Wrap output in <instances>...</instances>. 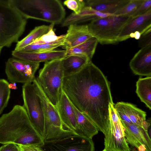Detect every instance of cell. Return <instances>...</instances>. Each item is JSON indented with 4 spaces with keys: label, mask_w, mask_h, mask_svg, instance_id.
<instances>
[{
    "label": "cell",
    "mask_w": 151,
    "mask_h": 151,
    "mask_svg": "<svg viewBox=\"0 0 151 151\" xmlns=\"http://www.w3.org/2000/svg\"><path fill=\"white\" fill-rule=\"evenodd\" d=\"M63 91L73 106L104 135L114 104L110 84L102 71L90 61L78 72L64 77Z\"/></svg>",
    "instance_id": "6da1fadb"
},
{
    "label": "cell",
    "mask_w": 151,
    "mask_h": 151,
    "mask_svg": "<svg viewBox=\"0 0 151 151\" xmlns=\"http://www.w3.org/2000/svg\"><path fill=\"white\" fill-rule=\"evenodd\" d=\"M0 143L41 146L43 139L32 124L23 106L16 105L0 117Z\"/></svg>",
    "instance_id": "7a4b0ae2"
},
{
    "label": "cell",
    "mask_w": 151,
    "mask_h": 151,
    "mask_svg": "<svg viewBox=\"0 0 151 151\" xmlns=\"http://www.w3.org/2000/svg\"><path fill=\"white\" fill-rule=\"evenodd\" d=\"M12 6L27 19L39 20L51 24H61L65 10L59 0H9Z\"/></svg>",
    "instance_id": "3957f363"
},
{
    "label": "cell",
    "mask_w": 151,
    "mask_h": 151,
    "mask_svg": "<svg viewBox=\"0 0 151 151\" xmlns=\"http://www.w3.org/2000/svg\"><path fill=\"white\" fill-rule=\"evenodd\" d=\"M27 19L11 4L9 0H0V46L10 47L17 42L24 33Z\"/></svg>",
    "instance_id": "277c9868"
},
{
    "label": "cell",
    "mask_w": 151,
    "mask_h": 151,
    "mask_svg": "<svg viewBox=\"0 0 151 151\" xmlns=\"http://www.w3.org/2000/svg\"><path fill=\"white\" fill-rule=\"evenodd\" d=\"M62 58L45 62L36 78L47 99L56 109L63 92Z\"/></svg>",
    "instance_id": "5b68a950"
},
{
    "label": "cell",
    "mask_w": 151,
    "mask_h": 151,
    "mask_svg": "<svg viewBox=\"0 0 151 151\" xmlns=\"http://www.w3.org/2000/svg\"><path fill=\"white\" fill-rule=\"evenodd\" d=\"M132 17L128 15L113 14L96 19L87 24L89 32L101 44L115 43L118 42L122 27Z\"/></svg>",
    "instance_id": "8992f818"
},
{
    "label": "cell",
    "mask_w": 151,
    "mask_h": 151,
    "mask_svg": "<svg viewBox=\"0 0 151 151\" xmlns=\"http://www.w3.org/2000/svg\"><path fill=\"white\" fill-rule=\"evenodd\" d=\"M40 99L45 116L44 141L61 138L74 134L63 126L56 108L46 97L36 78L32 81Z\"/></svg>",
    "instance_id": "52a82bcc"
},
{
    "label": "cell",
    "mask_w": 151,
    "mask_h": 151,
    "mask_svg": "<svg viewBox=\"0 0 151 151\" xmlns=\"http://www.w3.org/2000/svg\"><path fill=\"white\" fill-rule=\"evenodd\" d=\"M22 95L23 106L32 124L44 139L45 116L40 99L32 82L23 85Z\"/></svg>",
    "instance_id": "ba28073f"
},
{
    "label": "cell",
    "mask_w": 151,
    "mask_h": 151,
    "mask_svg": "<svg viewBox=\"0 0 151 151\" xmlns=\"http://www.w3.org/2000/svg\"><path fill=\"white\" fill-rule=\"evenodd\" d=\"M109 106V119L105 135L104 149L111 151H131L125 136L124 129L114 107Z\"/></svg>",
    "instance_id": "9c48e42d"
},
{
    "label": "cell",
    "mask_w": 151,
    "mask_h": 151,
    "mask_svg": "<svg viewBox=\"0 0 151 151\" xmlns=\"http://www.w3.org/2000/svg\"><path fill=\"white\" fill-rule=\"evenodd\" d=\"M41 147L45 151H94L95 150L92 139L76 134L44 141V145Z\"/></svg>",
    "instance_id": "30bf717a"
},
{
    "label": "cell",
    "mask_w": 151,
    "mask_h": 151,
    "mask_svg": "<svg viewBox=\"0 0 151 151\" xmlns=\"http://www.w3.org/2000/svg\"><path fill=\"white\" fill-rule=\"evenodd\" d=\"M40 63L10 58L6 63L5 72L11 83L32 82Z\"/></svg>",
    "instance_id": "8fae6325"
},
{
    "label": "cell",
    "mask_w": 151,
    "mask_h": 151,
    "mask_svg": "<svg viewBox=\"0 0 151 151\" xmlns=\"http://www.w3.org/2000/svg\"><path fill=\"white\" fill-rule=\"evenodd\" d=\"M151 28V10L146 14L132 18L123 27L118 38V42L130 38L139 40L141 35Z\"/></svg>",
    "instance_id": "7c38bea8"
},
{
    "label": "cell",
    "mask_w": 151,
    "mask_h": 151,
    "mask_svg": "<svg viewBox=\"0 0 151 151\" xmlns=\"http://www.w3.org/2000/svg\"><path fill=\"white\" fill-rule=\"evenodd\" d=\"M128 143L138 151H151V140L147 132L133 124L121 122Z\"/></svg>",
    "instance_id": "4fadbf2b"
},
{
    "label": "cell",
    "mask_w": 151,
    "mask_h": 151,
    "mask_svg": "<svg viewBox=\"0 0 151 151\" xmlns=\"http://www.w3.org/2000/svg\"><path fill=\"white\" fill-rule=\"evenodd\" d=\"M57 109L64 127L79 135L76 117L73 105L63 91Z\"/></svg>",
    "instance_id": "5bb4252c"
},
{
    "label": "cell",
    "mask_w": 151,
    "mask_h": 151,
    "mask_svg": "<svg viewBox=\"0 0 151 151\" xmlns=\"http://www.w3.org/2000/svg\"><path fill=\"white\" fill-rule=\"evenodd\" d=\"M129 65L135 75L151 77V45L139 50L130 61Z\"/></svg>",
    "instance_id": "9a60e30c"
},
{
    "label": "cell",
    "mask_w": 151,
    "mask_h": 151,
    "mask_svg": "<svg viewBox=\"0 0 151 151\" xmlns=\"http://www.w3.org/2000/svg\"><path fill=\"white\" fill-rule=\"evenodd\" d=\"M92 37L87 24H72L68 26L64 42L61 46L65 50L77 46Z\"/></svg>",
    "instance_id": "2e32d148"
},
{
    "label": "cell",
    "mask_w": 151,
    "mask_h": 151,
    "mask_svg": "<svg viewBox=\"0 0 151 151\" xmlns=\"http://www.w3.org/2000/svg\"><path fill=\"white\" fill-rule=\"evenodd\" d=\"M13 56L19 59L35 63L45 62L66 57V50H55L43 52H27L19 50L12 51Z\"/></svg>",
    "instance_id": "e0dca14e"
},
{
    "label": "cell",
    "mask_w": 151,
    "mask_h": 151,
    "mask_svg": "<svg viewBox=\"0 0 151 151\" xmlns=\"http://www.w3.org/2000/svg\"><path fill=\"white\" fill-rule=\"evenodd\" d=\"M113 14L103 13L86 6L79 14H77L73 12L65 18L61 25L65 27L72 24H78L88 21L91 22L96 19Z\"/></svg>",
    "instance_id": "ac0fdd59"
},
{
    "label": "cell",
    "mask_w": 151,
    "mask_h": 151,
    "mask_svg": "<svg viewBox=\"0 0 151 151\" xmlns=\"http://www.w3.org/2000/svg\"><path fill=\"white\" fill-rule=\"evenodd\" d=\"M130 0H88L86 6L101 12L114 14L123 8Z\"/></svg>",
    "instance_id": "d6986e66"
},
{
    "label": "cell",
    "mask_w": 151,
    "mask_h": 151,
    "mask_svg": "<svg viewBox=\"0 0 151 151\" xmlns=\"http://www.w3.org/2000/svg\"><path fill=\"white\" fill-rule=\"evenodd\" d=\"M91 61L86 56L71 55L62 59V64L64 77L76 73Z\"/></svg>",
    "instance_id": "ffe728a7"
},
{
    "label": "cell",
    "mask_w": 151,
    "mask_h": 151,
    "mask_svg": "<svg viewBox=\"0 0 151 151\" xmlns=\"http://www.w3.org/2000/svg\"><path fill=\"white\" fill-rule=\"evenodd\" d=\"M73 106L76 117L78 134L92 139L98 133L97 128L88 118Z\"/></svg>",
    "instance_id": "44dd1931"
},
{
    "label": "cell",
    "mask_w": 151,
    "mask_h": 151,
    "mask_svg": "<svg viewBox=\"0 0 151 151\" xmlns=\"http://www.w3.org/2000/svg\"><path fill=\"white\" fill-rule=\"evenodd\" d=\"M98 42L97 39L92 37L77 46L66 50V57L71 55L85 56L91 61Z\"/></svg>",
    "instance_id": "7402d4cb"
},
{
    "label": "cell",
    "mask_w": 151,
    "mask_h": 151,
    "mask_svg": "<svg viewBox=\"0 0 151 151\" xmlns=\"http://www.w3.org/2000/svg\"><path fill=\"white\" fill-rule=\"evenodd\" d=\"M134 125L142 127L143 122L146 120V112L134 105L124 102L117 103Z\"/></svg>",
    "instance_id": "603a6c76"
},
{
    "label": "cell",
    "mask_w": 151,
    "mask_h": 151,
    "mask_svg": "<svg viewBox=\"0 0 151 151\" xmlns=\"http://www.w3.org/2000/svg\"><path fill=\"white\" fill-rule=\"evenodd\" d=\"M136 92L141 101L151 109V77L139 78L136 82Z\"/></svg>",
    "instance_id": "cb8c5ba5"
},
{
    "label": "cell",
    "mask_w": 151,
    "mask_h": 151,
    "mask_svg": "<svg viewBox=\"0 0 151 151\" xmlns=\"http://www.w3.org/2000/svg\"><path fill=\"white\" fill-rule=\"evenodd\" d=\"M51 24L43 25L35 27L25 37L17 43L14 50H19L30 44L37 39L40 38L49 30Z\"/></svg>",
    "instance_id": "d4e9b609"
},
{
    "label": "cell",
    "mask_w": 151,
    "mask_h": 151,
    "mask_svg": "<svg viewBox=\"0 0 151 151\" xmlns=\"http://www.w3.org/2000/svg\"><path fill=\"white\" fill-rule=\"evenodd\" d=\"M51 24V27L47 33L36 40L30 44H61L63 45L65 37V34L57 36L53 30L55 25Z\"/></svg>",
    "instance_id": "484cf974"
},
{
    "label": "cell",
    "mask_w": 151,
    "mask_h": 151,
    "mask_svg": "<svg viewBox=\"0 0 151 151\" xmlns=\"http://www.w3.org/2000/svg\"><path fill=\"white\" fill-rule=\"evenodd\" d=\"M8 82L3 79H0V115L7 106L10 95Z\"/></svg>",
    "instance_id": "4316f807"
},
{
    "label": "cell",
    "mask_w": 151,
    "mask_h": 151,
    "mask_svg": "<svg viewBox=\"0 0 151 151\" xmlns=\"http://www.w3.org/2000/svg\"><path fill=\"white\" fill-rule=\"evenodd\" d=\"M62 45L61 44H30L19 51L27 52H46L54 50Z\"/></svg>",
    "instance_id": "83f0119b"
},
{
    "label": "cell",
    "mask_w": 151,
    "mask_h": 151,
    "mask_svg": "<svg viewBox=\"0 0 151 151\" xmlns=\"http://www.w3.org/2000/svg\"><path fill=\"white\" fill-rule=\"evenodd\" d=\"M144 0H130L129 2L114 14L116 15H128L132 14L142 4Z\"/></svg>",
    "instance_id": "f1b7e54d"
},
{
    "label": "cell",
    "mask_w": 151,
    "mask_h": 151,
    "mask_svg": "<svg viewBox=\"0 0 151 151\" xmlns=\"http://www.w3.org/2000/svg\"><path fill=\"white\" fill-rule=\"evenodd\" d=\"M63 4L77 14L86 6L85 1L83 0H67L64 1Z\"/></svg>",
    "instance_id": "f546056e"
},
{
    "label": "cell",
    "mask_w": 151,
    "mask_h": 151,
    "mask_svg": "<svg viewBox=\"0 0 151 151\" xmlns=\"http://www.w3.org/2000/svg\"><path fill=\"white\" fill-rule=\"evenodd\" d=\"M151 10V0H144L142 4L131 16L134 17L144 15Z\"/></svg>",
    "instance_id": "4dcf8cb0"
},
{
    "label": "cell",
    "mask_w": 151,
    "mask_h": 151,
    "mask_svg": "<svg viewBox=\"0 0 151 151\" xmlns=\"http://www.w3.org/2000/svg\"><path fill=\"white\" fill-rule=\"evenodd\" d=\"M151 45V28L140 36L139 39V45L141 48Z\"/></svg>",
    "instance_id": "1f68e13d"
},
{
    "label": "cell",
    "mask_w": 151,
    "mask_h": 151,
    "mask_svg": "<svg viewBox=\"0 0 151 151\" xmlns=\"http://www.w3.org/2000/svg\"><path fill=\"white\" fill-rule=\"evenodd\" d=\"M116 113L121 122L132 124L120 106L116 103L114 105Z\"/></svg>",
    "instance_id": "d6a6232c"
},
{
    "label": "cell",
    "mask_w": 151,
    "mask_h": 151,
    "mask_svg": "<svg viewBox=\"0 0 151 151\" xmlns=\"http://www.w3.org/2000/svg\"><path fill=\"white\" fill-rule=\"evenodd\" d=\"M20 151H45L40 146L35 145H17Z\"/></svg>",
    "instance_id": "836d02e7"
},
{
    "label": "cell",
    "mask_w": 151,
    "mask_h": 151,
    "mask_svg": "<svg viewBox=\"0 0 151 151\" xmlns=\"http://www.w3.org/2000/svg\"><path fill=\"white\" fill-rule=\"evenodd\" d=\"M0 151H20L18 146L13 143L4 144L0 147Z\"/></svg>",
    "instance_id": "e575fe53"
},
{
    "label": "cell",
    "mask_w": 151,
    "mask_h": 151,
    "mask_svg": "<svg viewBox=\"0 0 151 151\" xmlns=\"http://www.w3.org/2000/svg\"><path fill=\"white\" fill-rule=\"evenodd\" d=\"M150 126V122L147 121L146 120L144 121L142 123V127L146 131H147L148 128Z\"/></svg>",
    "instance_id": "d590c367"
},
{
    "label": "cell",
    "mask_w": 151,
    "mask_h": 151,
    "mask_svg": "<svg viewBox=\"0 0 151 151\" xmlns=\"http://www.w3.org/2000/svg\"><path fill=\"white\" fill-rule=\"evenodd\" d=\"M8 87L10 89L15 90L17 89V87L16 86L15 83H9Z\"/></svg>",
    "instance_id": "8d00e7d4"
},
{
    "label": "cell",
    "mask_w": 151,
    "mask_h": 151,
    "mask_svg": "<svg viewBox=\"0 0 151 151\" xmlns=\"http://www.w3.org/2000/svg\"><path fill=\"white\" fill-rule=\"evenodd\" d=\"M3 47L1 46H0V54L1 51V50Z\"/></svg>",
    "instance_id": "74e56055"
},
{
    "label": "cell",
    "mask_w": 151,
    "mask_h": 151,
    "mask_svg": "<svg viewBox=\"0 0 151 151\" xmlns=\"http://www.w3.org/2000/svg\"><path fill=\"white\" fill-rule=\"evenodd\" d=\"M109 151V150H105L104 149L103 151Z\"/></svg>",
    "instance_id": "f35d334b"
},
{
    "label": "cell",
    "mask_w": 151,
    "mask_h": 151,
    "mask_svg": "<svg viewBox=\"0 0 151 151\" xmlns=\"http://www.w3.org/2000/svg\"><path fill=\"white\" fill-rule=\"evenodd\" d=\"M136 151V150H135V151Z\"/></svg>",
    "instance_id": "ab89813d"
}]
</instances>
